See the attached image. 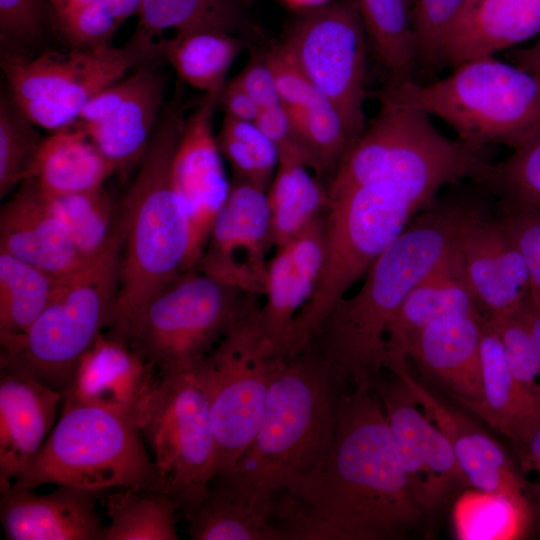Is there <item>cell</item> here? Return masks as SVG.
Returning a JSON list of instances; mask_svg holds the SVG:
<instances>
[{
  "mask_svg": "<svg viewBox=\"0 0 540 540\" xmlns=\"http://www.w3.org/2000/svg\"><path fill=\"white\" fill-rule=\"evenodd\" d=\"M374 386L340 392L336 430L321 468L289 490L333 526L341 540H393L418 529L427 513L396 458Z\"/></svg>",
  "mask_w": 540,
  "mask_h": 540,
  "instance_id": "cell-1",
  "label": "cell"
},
{
  "mask_svg": "<svg viewBox=\"0 0 540 540\" xmlns=\"http://www.w3.org/2000/svg\"><path fill=\"white\" fill-rule=\"evenodd\" d=\"M462 201H438L419 212L382 252L352 296L342 298L313 340L340 388L374 386L388 368L387 333L409 292L456 259Z\"/></svg>",
  "mask_w": 540,
  "mask_h": 540,
  "instance_id": "cell-2",
  "label": "cell"
},
{
  "mask_svg": "<svg viewBox=\"0 0 540 540\" xmlns=\"http://www.w3.org/2000/svg\"><path fill=\"white\" fill-rule=\"evenodd\" d=\"M340 392L313 342L287 357L255 437L234 466L214 479L249 504L271 507L282 491L323 465L335 437Z\"/></svg>",
  "mask_w": 540,
  "mask_h": 540,
  "instance_id": "cell-3",
  "label": "cell"
},
{
  "mask_svg": "<svg viewBox=\"0 0 540 540\" xmlns=\"http://www.w3.org/2000/svg\"><path fill=\"white\" fill-rule=\"evenodd\" d=\"M184 121L177 105L163 108L121 202L123 241L111 333L121 331L152 296L192 268L190 221L172 178Z\"/></svg>",
  "mask_w": 540,
  "mask_h": 540,
  "instance_id": "cell-4",
  "label": "cell"
},
{
  "mask_svg": "<svg viewBox=\"0 0 540 540\" xmlns=\"http://www.w3.org/2000/svg\"><path fill=\"white\" fill-rule=\"evenodd\" d=\"M378 113L339 163L328 194L353 186L384 189L424 210L439 190L477 180L488 147L443 135L425 112L378 93Z\"/></svg>",
  "mask_w": 540,
  "mask_h": 540,
  "instance_id": "cell-5",
  "label": "cell"
},
{
  "mask_svg": "<svg viewBox=\"0 0 540 540\" xmlns=\"http://www.w3.org/2000/svg\"><path fill=\"white\" fill-rule=\"evenodd\" d=\"M429 84L386 83L392 99L436 116L462 141L513 150L540 137V80L494 55L465 61Z\"/></svg>",
  "mask_w": 540,
  "mask_h": 540,
  "instance_id": "cell-6",
  "label": "cell"
},
{
  "mask_svg": "<svg viewBox=\"0 0 540 540\" xmlns=\"http://www.w3.org/2000/svg\"><path fill=\"white\" fill-rule=\"evenodd\" d=\"M44 484L101 493L119 488L165 492L132 417L67 398L53 430L11 488L35 490Z\"/></svg>",
  "mask_w": 540,
  "mask_h": 540,
  "instance_id": "cell-7",
  "label": "cell"
},
{
  "mask_svg": "<svg viewBox=\"0 0 540 540\" xmlns=\"http://www.w3.org/2000/svg\"><path fill=\"white\" fill-rule=\"evenodd\" d=\"M122 241L60 279L52 300L29 329L1 344L0 370L31 377L66 394L80 359L110 327Z\"/></svg>",
  "mask_w": 540,
  "mask_h": 540,
  "instance_id": "cell-8",
  "label": "cell"
},
{
  "mask_svg": "<svg viewBox=\"0 0 540 540\" xmlns=\"http://www.w3.org/2000/svg\"><path fill=\"white\" fill-rule=\"evenodd\" d=\"M324 255L312 297L298 315L287 357L300 352L347 291L422 210L369 186L329 193Z\"/></svg>",
  "mask_w": 540,
  "mask_h": 540,
  "instance_id": "cell-9",
  "label": "cell"
},
{
  "mask_svg": "<svg viewBox=\"0 0 540 540\" xmlns=\"http://www.w3.org/2000/svg\"><path fill=\"white\" fill-rule=\"evenodd\" d=\"M258 298L194 267L152 296L114 335L125 339L159 374L190 370Z\"/></svg>",
  "mask_w": 540,
  "mask_h": 540,
  "instance_id": "cell-10",
  "label": "cell"
},
{
  "mask_svg": "<svg viewBox=\"0 0 540 540\" xmlns=\"http://www.w3.org/2000/svg\"><path fill=\"white\" fill-rule=\"evenodd\" d=\"M162 59L156 42L137 27L122 46L46 50L35 57H2L10 94L36 125L57 131L72 125L84 106L131 68Z\"/></svg>",
  "mask_w": 540,
  "mask_h": 540,
  "instance_id": "cell-11",
  "label": "cell"
},
{
  "mask_svg": "<svg viewBox=\"0 0 540 540\" xmlns=\"http://www.w3.org/2000/svg\"><path fill=\"white\" fill-rule=\"evenodd\" d=\"M133 420L165 492L189 516L206 495L217 463L210 405L194 368L159 374Z\"/></svg>",
  "mask_w": 540,
  "mask_h": 540,
  "instance_id": "cell-12",
  "label": "cell"
},
{
  "mask_svg": "<svg viewBox=\"0 0 540 540\" xmlns=\"http://www.w3.org/2000/svg\"><path fill=\"white\" fill-rule=\"evenodd\" d=\"M260 306L244 314L194 367L210 405L215 477L229 471L255 437L270 388L287 359L261 331Z\"/></svg>",
  "mask_w": 540,
  "mask_h": 540,
  "instance_id": "cell-13",
  "label": "cell"
},
{
  "mask_svg": "<svg viewBox=\"0 0 540 540\" xmlns=\"http://www.w3.org/2000/svg\"><path fill=\"white\" fill-rule=\"evenodd\" d=\"M321 96L340 114L353 140L366 127V32L354 0L302 10L280 42Z\"/></svg>",
  "mask_w": 540,
  "mask_h": 540,
  "instance_id": "cell-14",
  "label": "cell"
},
{
  "mask_svg": "<svg viewBox=\"0 0 540 540\" xmlns=\"http://www.w3.org/2000/svg\"><path fill=\"white\" fill-rule=\"evenodd\" d=\"M375 382L398 463L427 514L437 511L461 488H469L447 437L423 411L397 375Z\"/></svg>",
  "mask_w": 540,
  "mask_h": 540,
  "instance_id": "cell-15",
  "label": "cell"
},
{
  "mask_svg": "<svg viewBox=\"0 0 540 540\" xmlns=\"http://www.w3.org/2000/svg\"><path fill=\"white\" fill-rule=\"evenodd\" d=\"M270 228L267 189L235 177L196 268L244 293L263 296Z\"/></svg>",
  "mask_w": 540,
  "mask_h": 540,
  "instance_id": "cell-16",
  "label": "cell"
},
{
  "mask_svg": "<svg viewBox=\"0 0 540 540\" xmlns=\"http://www.w3.org/2000/svg\"><path fill=\"white\" fill-rule=\"evenodd\" d=\"M457 246L465 280L485 317L517 310L531 283L524 257L501 215L483 202L462 201Z\"/></svg>",
  "mask_w": 540,
  "mask_h": 540,
  "instance_id": "cell-17",
  "label": "cell"
},
{
  "mask_svg": "<svg viewBox=\"0 0 540 540\" xmlns=\"http://www.w3.org/2000/svg\"><path fill=\"white\" fill-rule=\"evenodd\" d=\"M152 63L95 95L73 123L123 176L140 164L164 108V78Z\"/></svg>",
  "mask_w": 540,
  "mask_h": 540,
  "instance_id": "cell-18",
  "label": "cell"
},
{
  "mask_svg": "<svg viewBox=\"0 0 540 540\" xmlns=\"http://www.w3.org/2000/svg\"><path fill=\"white\" fill-rule=\"evenodd\" d=\"M219 94H205L185 119L172 164L174 187L185 205L191 226L192 268L205 250L213 222L231 187L213 132Z\"/></svg>",
  "mask_w": 540,
  "mask_h": 540,
  "instance_id": "cell-19",
  "label": "cell"
},
{
  "mask_svg": "<svg viewBox=\"0 0 540 540\" xmlns=\"http://www.w3.org/2000/svg\"><path fill=\"white\" fill-rule=\"evenodd\" d=\"M324 240L325 212L277 247L268 262L265 300L257 321L265 337L286 357L295 321L318 281Z\"/></svg>",
  "mask_w": 540,
  "mask_h": 540,
  "instance_id": "cell-20",
  "label": "cell"
},
{
  "mask_svg": "<svg viewBox=\"0 0 540 540\" xmlns=\"http://www.w3.org/2000/svg\"><path fill=\"white\" fill-rule=\"evenodd\" d=\"M0 251L56 278L67 277L89 263L34 179L23 182L1 207Z\"/></svg>",
  "mask_w": 540,
  "mask_h": 540,
  "instance_id": "cell-21",
  "label": "cell"
},
{
  "mask_svg": "<svg viewBox=\"0 0 540 540\" xmlns=\"http://www.w3.org/2000/svg\"><path fill=\"white\" fill-rule=\"evenodd\" d=\"M102 493L67 485L47 494L10 488L1 493L0 520L8 540H103L96 509Z\"/></svg>",
  "mask_w": 540,
  "mask_h": 540,
  "instance_id": "cell-22",
  "label": "cell"
},
{
  "mask_svg": "<svg viewBox=\"0 0 540 540\" xmlns=\"http://www.w3.org/2000/svg\"><path fill=\"white\" fill-rule=\"evenodd\" d=\"M0 494L29 467L53 430L64 395L25 375L0 370Z\"/></svg>",
  "mask_w": 540,
  "mask_h": 540,
  "instance_id": "cell-23",
  "label": "cell"
},
{
  "mask_svg": "<svg viewBox=\"0 0 540 540\" xmlns=\"http://www.w3.org/2000/svg\"><path fill=\"white\" fill-rule=\"evenodd\" d=\"M390 370L409 386L423 411L447 437L469 488L526 497L522 480L494 438L434 397L411 376L407 364L393 366Z\"/></svg>",
  "mask_w": 540,
  "mask_h": 540,
  "instance_id": "cell-24",
  "label": "cell"
},
{
  "mask_svg": "<svg viewBox=\"0 0 540 540\" xmlns=\"http://www.w3.org/2000/svg\"><path fill=\"white\" fill-rule=\"evenodd\" d=\"M155 372L125 339L103 332L80 359L64 398L133 418Z\"/></svg>",
  "mask_w": 540,
  "mask_h": 540,
  "instance_id": "cell-25",
  "label": "cell"
},
{
  "mask_svg": "<svg viewBox=\"0 0 540 540\" xmlns=\"http://www.w3.org/2000/svg\"><path fill=\"white\" fill-rule=\"evenodd\" d=\"M484 315H453L433 321L413 335L405 349L428 377L460 402L482 397L480 344Z\"/></svg>",
  "mask_w": 540,
  "mask_h": 540,
  "instance_id": "cell-26",
  "label": "cell"
},
{
  "mask_svg": "<svg viewBox=\"0 0 540 540\" xmlns=\"http://www.w3.org/2000/svg\"><path fill=\"white\" fill-rule=\"evenodd\" d=\"M480 357L482 397L461 404L521 450L540 426V395L528 391L515 377L499 335L487 318L482 327Z\"/></svg>",
  "mask_w": 540,
  "mask_h": 540,
  "instance_id": "cell-27",
  "label": "cell"
},
{
  "mask_svg": "<svg viewBox=\"0 0 540 540\" xmlns=\"http://www.w3.org/2000/svg\"><path fill=\"white\" fill-rule=\"evenodd\" d=\"M539 32L540 0H480L447 36L440 65L494 55Z\"/></svg>",
  "mask_w": 540,
  "mask_h": 540,
  "instance_id": "cell-28",
  "label": "cell"
},
{
  "mask_svg": "<svg viewBox=\"0 0 540 540\" xmlns=\"http://www.w3.org/2000/svg\"><path fill=\"white\" fill-rule=\"evenodd\" d=\"M466 314L483 315L465 280L458 255L415 286L404 299L387 333L388 369L407 364V343L424 327L447 316Z\"/></svg>",
  "mask_w": 540,
  "mask_h": 540,
  "instance_id": "cell-29",
  "label": "cell"
},
{
  "mask_svg": "<svg viewBox=\"0 0 540 540\" xmlns=\"http://www.w3.org/2000/svg\"><path fill=\"white\" fill-rule=\"evenodd\" d=\"M115 172L88 135L72 124L45 138L32 179L45 195L57 197L104 187Z\"/></svg>",
  "mask_w": 540,
  "mask_h": 540,
  "instance_id": "cell-30",
  "label": "cell"
},
{
  "mask_svg": "<svg viewBox=\"0 0 540 540\" xmlns=\"http://www.w3.org/2000/svg\"><path fill=\"white\" fill-rule=\"evenodd\" d=\"M278 151V164L267 189L271 246L276 248L323 214L329 203L327 190L309 173L301 152L293 146Z\"/></svg>",
  "mask_w": 540,
  "mask_h": 540,
  "instance_id": "cell-31",
  "label": "cell"
},
{
  "mask_svg": "<svg viewBox=\"0 0 540 540\" xmlns=\"http://www.w3.org/2000/svg\"><path fill=\"white\" fill-rule=\"evenodd\" d=\"M162 59L189 86L205 94H219L235 59L246 48L243 36L220 31L176 33L161 40Z\"/></svg>",
  "mask_w": 540,
  "mask_h": 540,
  "instance_id": "cell-32",
  "label": "cell"
},
{
  "mask_svg": "<svg viewBox=\"0 0 540 540\" xmlns=\"http://www.w3.org/2000/svg\"><path fill=\"white\" fill-rule=\"evenodd\" d=\"M369 49L387 76V83L414 80L418 67L411 0H354Z\"/></svg>",
  "mask_w": 540,
  "mask_h": 540,
  "instance_id": "cell-33",
  "label": "cell"
},
{
  "mask_svg": "<svg viewBox=\"0 0 540 540\" xmlns=\"http://www.w3.org/2000/svg\"><path fill=\"white\" fill-rule=\"evenodd\" d=\"M271 509L243 501L213 479L188 516V533L193 540H283Z\"/></svg>",
  "mask_w": 540,
  "mask_h": 540,
  "instance_id": "cell-34",
  "label": "cell"
},
{
  "mask_svg": "<svg viewBox=\"0 0 540 540\" xmlns=\"http://www.w3.org/2000/svg\"><path fill=\"white\" fill-rule=\"evenodd\" d=\"M49 199L86 262L103 256L123 239L122 205L104 187Z\"/></svg>",
  "mask_w": 540,
  "mask_h": 540,
  "instance_id": "cell-35",
  "label": "cell"
},
{
  "mask_svg": "<svg viewBox=\"0 0 540 540\" xmlns=\"http://www.w3.org/2000/svg\"><path fill=\"white\" fill-rule=\"evenodd\" d=\"M103 540H177L178 505L161 490L119 488L104 499Z\"/></svg>",
  "mask_w": 540,
  "mask_h": 540,
  "instance_id": "cell-36",
  "label": "cell"
},
{
  "mask_svg": "<svg viewBox=\"0 0 540 540\" xmlns=\"http://www.w3.org/2000/svg\"><path fill=\"white\" fill-rule=\"evenodd\" d=\"M61 278L0 251V343L9 342L37 320Z\"/></svg>",
  "mask_w": 540,
  "mask_h": 540,
  "instance_id": "cell-37",
  "label": "cell"
},
{
  "mask_svg": "<svg viewBox=\"0 0 540 540\" xmlns=\"http://www.w3.org/2000/svg\"><path fill=\"white\" fill-rule=\"evenodd\" d=\"M244 0H142L138 26L154 36L165 30L176 33L220 31L243 36L249 30Z\"/></svg>",
  "mask_w": 540,
  "mask_h": 540,
  "instance_id": "cell-38",
  "label": "cell"
},
{
  "mask_svg": "<svg viewBox=\"0 0 540 540\" xmlns=\"http://www.w3.org/2000/svg\"><path fill=\"white\" fill-rule=\"evenodd\" d=\"M532 509L526 497L468 488L454 506L458 539L502 540L525 536L531 526Z\"/></svg>",
  "mask_w": 540,
  "mask_h": 540,
  "instance_id": "cell-39",
  "label": "cell"
},
{
  "mask_svg": "<svg viewBox=\"0 0 540 540\" xmlns=\"http://www.w3.org/2000/svg\"><path fill=\"white\" fill-rule=\"evenodd\" d=\"M11 94L0 101V197L35 175L45 140Z\"/></svg>",
  "mask_w": 540,
  "mask_h": 540,
  "instance_id": "cell-40",
  "label": "cell"
},
{
  "mask_svg": "<svg viewBox=\"0 0 540 540\" xmlns=\"http://www.w3.org/2000/svg\"><path fill=\"white\" fill-rule=\"evenodd\" d=\"M286 110L305 150L308 167L317 177L326 173L333 176L353 143L340 114L329 103Z\"/></svg>",
  "mask_w": 540,
  "mask_h": 540,
  "instance_id": "cell-41",
  "label": "cell"
},
{
  "mask_svg": "<svg viewBox=\"0 0 540 540\" xmlns=\"http://www.w3.org/2000/svg\"><path fill=\"white\" fill-rule=\"evenodd\" d=\"M476 182L499 205L540 212V137L500 162H489Z\"/></svg>",
  "mask_w": 540,
  "mask_h": 540,
  "instance_id": "cell-42",
  "label": "cell"
},
{
  "mask_svg": "<svg viewBox=\"0 0 540 540\" xmlns=\"http://www.w3.org/2000/svg\"><path fill=\"white\" fill-rule=\"evenodd\" d=\"M216 138L219 150L232 166L235 177L268 189L278 164L279 151L254 122L224 115Z\"/></svg>",
  "mask_w": 540,
  "mask_h": 540,
  "instance_id": "cell-43",
  "label": "cell"
},
{
  "mask_svg": "<svg viewBox=\"0 0 540 540\" xmlns=\"http://www.w3.org/2000/svg\"><path fill=\"white\" fill-rule=\"evenodd\" d=\"M468 0H411L417 64L427 70L440 65L443 44Z\"/></svg>",
  "mask_w": 540,
  "mask_h": 540,
  "instance_id": "cell-44",
  "label": "cell"
},
{
  "mask_svg": "<svg viewBox=\"0 0 540 540\" xmlns=\"http://www.w3.org/2000/svg\"><path fill=\"white\" fill-rule=\"evenodd\" d=\"M142 0H94L58 26L73 48L109 44L124 21L138 14Z\"/></svg>",
  "mask_w": 540,
  "mask_h": 540,
  "instance_id": "cell-45",
  "label": "cell"
},
{
  "mask_svg": "<svg viewBox=\"0 0 540 540\" xmlns=\"http://www.w3.org/2000/svg\"><path fill=\"white\" fill-rule=\"evenodd\" d=\"M46 0H0L2 57H27L43 36Z\"/></svg>",
  "mask_w": 540,
  "mask_h": 540,
  "instance_id": "cell-46",
  "label": "cell"
},
{
  "mask_svg": "<svg viewBox=\"0 0 540 540\" xmlns=\"http://www.w3.org/2000/svg\"><path fill=\"white\" fill-rule=\"evenodd\" d=\"M486 318L499 335L507 362L515 377L528 391L540 395L538 352L517 311Z\"/></svg>",
  "mask_w": 540,
  "mask_h": 540,
  "instance_id": "cell-47",
  "label": "cell"
},
{
  "mask_svg": "<svg viewBox=\"0 0 540 540\" xmlns=\"http://www.w3.org/2000/svg\"><path fill=\"white\" fill-rule=\"evenodd\" d=\"M263 55L272 73L280 101L286 109H306L328 103L281 43L274 45Z\"/></svg>",
  "mask_w": 540,
  "mask_h": 540,
  "instance_id": "cell-48",
  "label": "cell"
},
{
  "mask_svg": "<svg viewBox=\"0 0 540 540\" xmlns=\"http://www.w3.org/2000/svg\"><path fill=\"white\" fill-rule=\"evenodd\" d=\"M497 207L524 257L531 288L540 296V212L499 204Z\"/></svg>",
  "mask_w": 540,
  "mask_h": 540,
  "instance_id": "cell-49",
  "label": "cell"
},
{
  "mask_svg": "<svg viewBox=\"0 0 540 540\" xmlns=\"http://www.w3.org/2000/svg\"><path fill=\"white\" fill-rule=\"evenodd\" d=\"M234 79L251 96L259 111L282 104L263 54L252 58Z\"/></svg>",
  "mask_w": 540,
  "mask_h": 540,
  "instance_id": "cell-50",
  "label": "cell"
},
{
  "mask_svg": "<svg viewBox=\"0 0 540 540\" xmlns=\"http://www.w3.org/2000/svg\"><path fill=\"white\" fill-rule=\"evenodd\" d=\"M254 123L275 144L278 150L285 146L299 149L307 164L305 150L283 104L260 110Z\"/></svg>",
  "mask_w": 540,
  "mask_h": 540,
  "instance_id": "cell-51",
  "label": "cell"
},
{
  "mask_svg": "<svg viewBox=\"0 0 540 540\" xmlns=\"http://www.w3.org/2000/svg\"><path fill=\"white\" fill-rule=\"evenodd\" d=\"M218 104L225 115L242 121L254 122L259 112L254 100L234 78L227 81L220 92Z\"/></svg>",
  "mask_w": 540,
  "mask_h": 540,
  "instance_id": "cell-52",
  "label": "cell"
},
{
  "mask_svg": "<svg viewBox=\"0 0 540 540\" xmlns=\"http://www.w3.org/2000/svg\"><path fill=\"white\" fill-rule=\"evenodd\" d=\"M516 311L535 343L540 361V296L531 288L529 295Z\"/></svg>",
  "mask_w": 540,
  "mask_h": 540,
  "instance_id": "cell-53",
  "label": "cell"
},
{
  "mask_svg": "<svg viewBox=\"0 0 540 540\" xmlns=\"http://www.w3.org/2000/svg\"><path fill=\"white\" fill-rule=\"evenodd\" d=\"M509 58L513 64L540 80V40L530 47L512 51Z\"/></svg>",
  "mask_w": 540,
  "mask_h": 540,
  "instance_id": "cell-54",
  "label": "cell"
},
{
  "mask_svg": "<svg viewBox=\"0 0 540 540\" xmlns=\"http://www.w3.org/2000/svg\"><path fill=\"white\" fill-rule=\"evenodd\" d=\"M57 27L72 18L94 0H46Z\"/></svg>",
  "mask_w": 540,
  "mask_h": 540,
  "instance_id": "cell-55",
  "label": "cell"
},
{
  "mask_svg": "<svg viewBox=\"0 0 540 540\" xmlns=\"http://www.w3.org/2000/svg\"><path fill=\"white\" fill-rule=\"evenodd\" d=\"M525 463L534 469L538 476V515L540 516V426L533 433L527 444L521 449Z\"/></svg>",
  "mask_w": 540,
  "mask_h": 540,
  "instance_id": "cell-56",
  "label": "cell"
},
{
  "mask_svg": "<svg viewBox=\"0 0 540 540\" xmlns=\"http://www.w3.org/2000/svg\"><path fill=\"white\" fill-rule=\"evenodd\" d=\"M288 6L296 9L308 10L326 5L331 0H283Z\"/></svg>",
  "mask_w": 540,
  "mask_h": 540,
  "instance_id": "cell-57",
  "label": "cell"
},
{
  "mask_svg": "<svg viewBox=\"0 0 540 540\" xmlns=\"http://www.w3.org/2000/svg\"><path fill=\"white\" fill-rule=\"evenodd\" d=\"M479 1H480V0H468V1H467V4H466V6H465V8H464V10H463V12H462V14H461V16H462L464 13H466L468 10H470L473 6H475ZM461 16H460V17H461Z\"/></svg>",
  "mask_w": 540,
  "mask_h": 540,
  "instance_id": "cell-58",
  "label": "cell"
}]
</instances>
